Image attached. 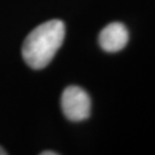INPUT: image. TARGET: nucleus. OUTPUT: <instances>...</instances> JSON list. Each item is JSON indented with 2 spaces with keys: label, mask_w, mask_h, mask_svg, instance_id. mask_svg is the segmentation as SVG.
<instances>
[{
  "label": "nucleus",
  "mask_w": 155,
  "mask_h": 155,
  "mask_svg": "<svg viewBox=\"0 0 155 155\" xmlns=\"http://www.w3.org/2000/svg\"><path fill=\"white\" fill-rule=\"evenodd\" d=\"M66 36V27L61 20L41 23L27 36L22 46L25 63L33 69H43L52 61L61 47Z\"/></svg>",
  "instance_id": "obj_1"
},
{
  "label": "nucleus",
  "mask_w": 155,
  "mask_h": 155,
  "mask_svg": "<svg viewBox=\"0 0 155 155\" xmlns=\"http://www.w3.org/2000/svg\"><path fill=\"white\" fill-rule=\"evenodd\" d=\"M61 108L69 121L82 122L91 114V99L82 87L71 85L62 93Z\"/></svg>",
  "instance_id": "obj_2"
},
{
  "label": "nucleus",
  "mask_w": 155,
  "mask_h": 155,
  "mask_svg": "<svg viewBox=\"0 0 155 155\" xmlns=\"http://www.w3.org/2000/svg\"><path fill=\"white\" fill-rule=\"evenodd\" d=\"M129 41L127 27L120 22H113L106 25L99 35L100 47L106 52L114 53L123 50Z\"/></svg>",
  "instance_id": "obj_3"
},
{
  "label": "nucleus",
  "mask_w": 155,
  "mask_h": 155,
  "mask_svg": "<svg viewBox=\"0 0 155 155\" xmlns=\"http://www.w3.org/2000/svg\"><path fill=\"white\" fill-rule=\"evenodd\" d=\"M40 154H41V155H58L59 153H56V152H50V150H46V152H41Z\"/></svg>",
  "instance_id": "obj_4"
},
{
  "label": "nucleus",
  "mask_w": 155,
  "mask_h": 155,
  "mask_svg": "<svg viewBox=\"0 0 155 155\" xmlns=\"http://www.w3.org/2000/svg\"><path fill=\"white\" fill-rule=\"evenodd\" d=\"M6 154H7V152H5V150L2 147H0V155H6Z\"/></svg>",
  "instance_id": "obj_5"
}]
</instances>
